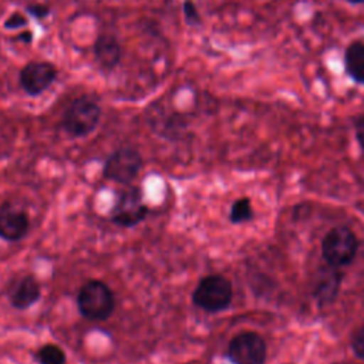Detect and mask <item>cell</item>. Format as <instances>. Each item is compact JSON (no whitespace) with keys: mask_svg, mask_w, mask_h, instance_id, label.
Listing matches in <instances>:
<instances>
[{"mask_svg":"<svg viewBox=\"0 0 364 364\" xmlns=\"http://www.w3.org/2000/svg\"><path fill=\"white\" fill-rule=\"evenodd\" d=\"M41 297V286L33 274L20 277L9 290L10 304L17 310H27Z\"/></svg>","mask_w":364,"mask_h":364,"instance_id":"8fae6325","label":"cell"},{"mask_svg":"<svg viewBox=\"0 0 364 364\" xmlns=\"http://www.w3.org/2000/svg\"><path fill=\"white\" fill-rule=\"evenodd\" d=\"M142 155L132 146L115 149L104 162L102 176L121 185H131L142 169Z\"/></svg>","mask_w":364,"mask_h":364,"instance_id":"8992f818","label":"cell"},{"mask_svg":"<svg viewBox=\"0 0 364 364\" xmlns=\"http://www.w3.org/2000/svg\"><path fill=\"white\" fill-rule=\"evenodd\" d=\"M232 297V283L222 274H208L202 277L192 293L193 304L206 313H218L228 309Z\"/></svg>","mask_w":364,"mask_h":364,"instance_id":"3957f363","label":"cell"},{"mask_svg":"<svg viewBox=\"0 0 364 364\" xmlns=\"http://www.w3.org/2000/svg\"><path fill=\"white\" fill-rule=\"evenodd\" d=\"M351 350L360 360H364V324L354 331L351 337Z\"/></svg>","mask_w":364,"mask_h":364,"instance_id":"ac0fdd59","label":"cell"},{"mask_svg":"<svg viewBox=\"0 0 364 364\" xmlns=\"http://www.w3.org/2000/svg\"><path fill=\"white\" fill-rule=\"evenodd\" d=\"M338 284H340V276L337 273L328 272L324 277H320L314 290V294L320 301V304L330 303L334 299V296L338 291Z\"/></svg>","mask_w":364,"mask_h":364,"instance_id":"4fadbf2b","label":"cell"},{"mask_svg":"<svg viewBox=\"0 0 364 364\" xmlns=\"http://www.w3.org/2000/svg\"><path fill=\"white\" fill-rule=\"evenodd\" d=\"M358 239L346 226H337L327 232L321 242V255L330 267L338 269L351 263L358 250Z\"/></svg>","mask_w":364,"mask_h":364,"instance_id":"277c9868","label":"cell"},{"mask_svg":"<svg viewBox=\"0 0 364 364\" xmlns=\"http://www.w3.org/2000/svg\"><path fill=\"white\" fill-rule=\"evenodd\" d=\"M253 218V209L249 198H240L233 202L230 212H229V220L235 225L245 223L252 220Z\"/></svg>","mask_w":364,"mask_h":364,"instance_id":"9a60e30c","label":"cell"},{"mask_svg":"<svg viewBox=\"0 0 364 364\" xmlns=\"http://www.w3.org/2000/svg\"><path fill=\"white\" fill-rule=\"evenodd\" d=\"M58 70L50 61L33 60L24 64L18 73V84L28 97H38L57 80Z\"/></svg>","mask_w":364,"mask_h":364,"instance_id":"ba28073f","label":"cell"},{"mask_svg":"<svg viewBox=\"0 0 364 364\" xmlns=\"http://www.w3.org/2000/svg\"><path fill=\"white\" fill-rule=\"evenodd\" d=\"M26 11L36 20H44L46 17L50 16L51 9L44 3H30L26 6Z\"/></svg>","mask_w":364,"mask_h":364,"instance_id":"d6986e66","label":"cell"},{"mask_svg":"<svg viewBox=\"0 0 364 364\" xmlns=\"http://www.w3.org/2000/svg\"><path fill=\"white\" fill-rule=\"evenodd\" d=\"M344 68L348 77L364 85V41H351L344 51Z\"/></svg>","mask_w":364,"mask_h":364,"instance_id":"7c38bea8","label":"cell"},{"mask_svg":"<svg viewBox=\"0 0 364 364\" xmlns=\"http://www.w3.org/2000/svg\"><path fill=\"white\" fill-rule=\"evenodd\" d=\"M226 355L232 364H264L267 346L259 333L242 331L229 341Z\"/></svg>","mask_w":364,"mask_h":364,"instance_id":"52a82bcc","label":"cell"},{"mask_svg":"<svg viewBox=\"0 0 364 364\" xmlns=\"http://www.w3.org/2000/svg\"><path fill=\"white\" fill-rule=\"evenodd\" d=\"M102 109L100 104L87 97L81 95L70 102L61 118L63 131L71 138L88 136L100 124Z\"/></svg>","mask_w":364,"mask_h":364,"instance_id":"6da1fadb","label":"cell"},{"mask_svg":"<svg viewBox=\"0 0 364 364\" xmlns=\"http://www.w3.org/2000/svg\"><path fill=\"white\" fill-rule=\"evenodd\" d=\"M34 358L38 364H67V357L64 350L53 343H47L41 346L36 354Z\"/></svg>","mask_w":364,"mask_h":364,"instance_id":"5bb4252c","label":"cell"},{"mask_svg":"<svg viewBox=\"0 0 364 364\" xmlns=\"http://www.w3.org/2000/svg\"><path fill=\"white\" fill-rule=\"evenodd\" d=\"M77 307L84 318L90 321H104L115 309V297L107 283L88 280L80 287Z\"/></svg>","mask_w":364,"mask_h":364,"instance_id":"7a4b0ae2","label":"cell"},{"mask_svg":"<svg viewBox=\"0 0 364 364\" xmlns=\"http://www.w3.org/2000/svg\"><path fill=\"white\" fill-rule=\"evenodd\" d=\"M94 60L97 65L107 73H111L121 63L124 48L117 36L111 33H101L92 46Z\"/></svg>","mask_w":364,"mask_h":364,"instance_id":"30bf717a","label":"cell"},{"mask_svg":"<svg viewBox=\"0 0 364 364\" xmlns=\"http://www.w3.org/2000/svg\"><path fill=\"white\" fill-rule=\"evenodd\" d=\"M348 3H353V4H361L364 3V0H347Z\"/></svg>","mask_w":364,"mask_h":364,"instance_id":"7402d4cb","label":"cell"},{"mask_svg":"<svg viewBox=\"0 0 364 364\" xmlns=\"http://www.w3.org/2000/svg\"><path fill=\"white\" fill-rule=\"evenodd\" d=\"M354 132H355V138L357 142L360 144V146L364 151V115L358 117L354 122Z\"/></svg>","mask_w":364,"mask_h":364,"instance_id":"ffe728a7","label":"cell"},{"mask_svg":"<svg viewBox=\"0 0 364 364\" xmlns=\"http://www.w3.org/2000/svg\"><path fill=\"white\" fill-rule=\"evenodd\" d=\"M30 220L26 212L13 206L10 202L0 205V239L6 242H18L27 236Z\"/></svg>","mask_w":364,"mask_h":364,"instance_id":"9c48e42d","label":"cell"},{"mask_svg":"<svg viewBox=\"0 0 364 364\" xmlns=\"http://www.w3.org/2000/svg\"><path fill=\"white\" fill-rule=\"evenodd\" d=\"M182 13L186 24L189 26H199L200 24V16L198 11L196 4L192 0H183L182 3Z\"/></svg>","mask_w":364,"mask_h":364,"instance_id":"2e32d148","label":"cell"},{"mask_svg":"<svg viewBox=\"0 0 364 364\" xmlns=\"http://www.w3.org/2000/svg\"><path fill=\"white\" fill-rule=\"evenodd\" d=\"M33 38H34V34L31 30H26V31H21L20 34H17V40L24 43L26 46H30L33 43Z\"/></svg>","mask_w":364,"mask_h":364,"instance_id":"44dd1931","label":"cell"},{"mask_svg":"<svg viewBox=\"0 0 364 364\" xmlns=\"http://www.w3.org/2000/svg\"><path fill=\"white\" fill-rule=\"evenodd\" d=\"M27 24H28V18L21 11H14L4 20V28L7 30H18L26 27Z\"/></svg>","mask_w":364,"mask_h":364,"instance_id":"e0dca14e","label":"cell"},{"mask_svg":"<svg viewBox=\"0 0 364 364\" xmlns=\"http://www.w3.org/2000/svg\"><path fill=\"white\" fill-rule=\"evenodd\" d=\"M149 208L142 200V192L138 186L125 185L115 199L109 212V220L119 228H134L145 220Z\"/></svg>","mask_w":364,"mask_h":364,"instance_id":"5b68a950","label":"cell"}]
</instances>
